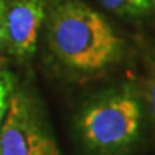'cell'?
Listing matches in <instances>:
<instances>
[{
  "instance_id": "obj_1",
  "label": "cell",
  "mask_w": 155,
  "mask_h": 155,
  "mask_svg": "<svg viewBox=\"0 0 155 155\" xmlns=\"http://www.w3.org/2000/svg\"><path fill=\"white\" fill-rule=\"evenodd\" d=\"M41 32L48 59L70 79L103 76L125 55L120 33L84 0H48Z\"/></svg>"
},
{
  "instance_id": "obj_2",
  "label": "cell",
  "mask_w": 155,
  "mask_h": 155,
  "mask_svg": "<svg viewBox=\"0 0 155 155\" xmlns=\"http://www.w3.org/2000/svg\"><path fill=\"white\" fill-rule=\"evenodd\" d=\"M74 127L89 155H128L143 127V100L136 84H116L84 100Z\"/></svg>"
},
{
  "instance_id": "obj_3",
  "label": "cell",
  "mask_w": 155,
  "mask_h": 155,
  "mask_svg": "<svg viewBox=\"0 0 155 155\" xmlns=\"http://www.w3.org/2000/svg\"><path fill=\"white\" fill-rule=\"evenodd\" d=\"M0 155H62L43 103L27 84L13 90L0 128Z\"/></svg>"
},
{
  "instance_id": "obj_4",
  "label": "cell",
  "mask_w": 155,
  "mask_h": 155,
  "mask_svg": "<svg viewBox=\"0 0 155 155\" xmlns=\"http://www.w3.org/2000/svg\"><path fill=\"white\" fill-rule=\"evenodd\" d=\"M48 0H5V52L25 62L37 52Z\"/></svg>"
},
{
  "instance_id": "obj_5",
  "label": "cell",
  "mask_w": 155,
  "mask_h": 155,
  "mask_svg": "<svg viewBox=\"0 0 155 155\" xmlns=\"http://www.w3.org/2000/svg\"><path fill=\"white\" fill-rule=\"evenodd\" d=\"M106 11L127 19H139L155 15V0H95Z\"/></svg>"
},
{
  "instance_id": "obj_6",
  "label": "cell",
  "mask_w": 155,
  "mask_h": 155,
  "mask_svg": "<svg viewBox=\"0 0 155 155\" xmlns=\"http://www.w3.org/2000/svg\"><path fill=\"white\" fill-rule=\"evenodd\" d=\"M16 87V78L10 70H3L0 73V128L6 117V112L10 108V100L13 90Z\"/></svg>"
},
{
  "instance_id": "obj_7",
  "label": "cell",
  "mask_w": 155,
  "mask_h": 155,
  "mask_svg": "<svg viewBox=\"0 0 155 155\" xmlns=\"http://www.w3.org/2000/svg\"><path fill=\"white\" fill-rule=\"evenodd\" d=\"M146 97H147V104H149V112H150L152 122L155 125V65H153L152 71H150L149 81H147Z\"/></svg>"
},
{
  "instance_id": "obj_8",
  "label": "cell",
  "mask_w": 155,
  "mask_h": 155,
  "mask_svg": "<svg viewBox=\"0 0 155 155\" xmlns=\"http://www.w3.org/2000/svg\"><path fill=\"white\" fill-rule=\"evenodd\" d=\"M5 2H0V55L5 52V19H3Z\"/></svg>"
},
{
  "instance_id": "obj_9",
  "label": "cell",
  "mask_w": 155,
  "mask_h": 155,
  "mask_svg": "<svg viewBox=\"0 0 155 155\" xmlns=\"http://www.w3.org/2000/svg\"><path fill=\"white\" fill-rule=\"evenodd\" d=\"M3 70H6V67H5V59L0 55V73H2Z\"/></svg>"
},
{
  "instance_id": "obj_10",
  "label": "cell",
  "mask_w": 155,
  "mask_h": 155,
  "mask_svg": "<svg viewBox=\"0 0 155 155\" xmlns=\"http://www.w3.org/2000/svg\"><path fill=\"white\" fill-rule=\"evenodd\" d=\"M0 2H5V0H0Z\"/></svg>"
}]
</instances>
